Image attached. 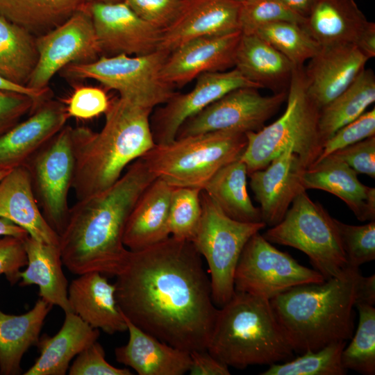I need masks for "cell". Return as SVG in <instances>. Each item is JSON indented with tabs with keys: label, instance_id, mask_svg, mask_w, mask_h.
<instances>
[{
	"label": "cell",
	"instance_id": "cell-1",
	"mask_svg": "<svg viewBox=\"0 0 375 375\" xmlns=\"http://www.w3.org/2000/svg\"><path fill=\"white\" fill-rule=\"evenodd\" d=\"M115 276L118 306L131 323L179 349L207 350L219 309L192 242L169 236L129 251Z\"/></svg>",
	"mask_w": 375,
	"mask_h": 375
},
{
	"label": "cell",
	"instance_id": "cell-2",
	"mask_svg": "<svg viewBox=\"0 0 375 375\" xmlns=\"http://www.w3.org/2000/svg\"><path fill=\"white\" fill-rule=\"evenodd\" d=\"M156 178L140 158L110 188L78 200L69 208L58 247L62 265L72 274L116 276L123 269L129 253L123 243L127 219Z\"/></svg>",
	"mask_w": 375,
	"mask_h": 375
},
{
	"label": "cell",
	"instance_id": "cell-3",
	"mask_svg": "<svg viewBox=\"0 0 375 375\" xmlns=\"http://www.w3.org/2000/svg\"><path fill=\"white\" fill-rule=\"evenodd\" d=\"M152 111L119 97L110 101L100 131L73 128L72 188L77 201L110 188L130 164L155 145L150 124Z\"/></svg>",
	"mask_w": 375,
	"mask_h": 375
},
{
	"label": "cell",
	"instance_id": "cell-4",
	"mask_svg": "<svg viewBox=\"0 0 375 375\" xmlns=\"http://www.w3.org/2000/svg\"><path fill=\"white\" fill-rule=\"evenodd\" d=\"M360 273L349 265L339 276L293 287L269 300L294 352L315 351L351 338Z\"/></svg>",
	"mask_w": 375,
	"mask_h": 375
},
{
	"label": "cell",
	"instance_id": "cell-5",
	"mask_svg": "<svg viewBox=\"0 0 375 375\" xmlns=\"http://www.w3.org/2000/svg\"><path fill=\"white\" fill-rule=\"evenodd\" d=\"M207 351L237 369L278 363L294 352L270 301L237 291L218 310Z\"/></svg>",
	"mask_w": 375,
	"mask_h": 375
},
{
	"label": "cell",
	"instance_id": "cell-6",
	"mask_svg": "<svg viewBox=\"0 0 375 375\" xmlns=\"http://www.w3.org/2000/svg\"><path fill=\"white\" fill-rule=\"evenodd\" d=\"M303 68L294 70L283 115L260 130L245 133L247 144L240 159L248 174L265 168L288 149L306 168L319 156L323 146L318 126L320 109L307 93Z\"/></svg>",
	"mask_w": 375,
	"mask_h": 375
},
{
	"label": "cell",
	"instance_id": "cell-7",
	"mask_svg": "<svg viewBox=\"0 0 375 375\" xmlns=\"http://www.w3.org/2000/svg\"><path fill=\"white\" fill-rule=\"evenodd\" d=\"M247 144L244 133L212 131L155 144L140 158L169 185L203 190L219 169L240 158Z\"/></svg>",
	"mask_w": 375,
	"mask_h": 375
},
{
	"label": "cell",
	"instance_id": "cell-8",
	"mask_svg": "<svg viewBox=\"0 0 375 375\" xmlns=\"http://www.w3.org/2000/svg\"><path fill=\"white\" fill-rule=\"evenodd\" d=\"M262 235L271 243L303 252L325 280L342 275L349 267L335 218L306 191L297 196L283 219Z\"/></svg>",
	"mask_w": 375,
	"mask_h": 375
},
{
	"label": "cell",
	"instance_id": "cell-9",
	"mask_svg": "<svg viewBox=\"0 0 375 375\" xmlns=\"http://www.w3.org/2000/svg\"><path fill=\"white\" fill-rule=\"evenodd\" d=\"M169 53L157 49L141 56H101L90 62L69 64L62 70L72 79H94L118 92L119 97L153 110L176 92L162 75Z\"/></svg>",
	"mask_w": 375,
	"mask_h": 375
},
{
	"label": "cell",
	"instance_id": "cell-10",
	"mask_svg": "<svg viewBox=\"0 0 375 375\" xmlns=\"http://www.w3.org/2000/svg\"><path fill=\"white\" fill-rule=\"evenodd\" d=\"M201 201V217L192 242L208 265L213 302L222 307L235 292V271L245 244L266 224L229 217L203 190Z\"/></svg>",
	"mask_w": 375,
	"mask_h": 375
},
{
	"label": "cell",
	"instance_id": "cell-11",
	"mask_svg": "<svg viewBox=\"0 0 375 375\" xmlns=\"http://www.w3.org/2000/svg\"><path fill=\"white\" fill-rule=\"evenodd\" d=\"M72 130L65 125L23 165L43 216L59 235L70 208L67 198L75 166Z\"/></svg>",
	"mask_w": 375,
	"mask_h": 375
},
{
	"label": "cell",
	"instance_id": "cell-12",
	"mask_svg": "<svg viewBox=\"0 0 375 375\" xmlns=\"http://www.w3.org/2000/svg\"><path fill=\"white\" fill-rule=\"evenodd\" d=\"M324 281L317 270L301 265L258 232L248 240L240 256L234 289L270 300L293 287Z\"/></svg>",
	"mask_w": 375,
	"mask_h": 375
},
{
	"label": "cell",
	"instance_id": "cell-13",
	"mask_svg": "<svg viewBox=\"0 0 375 375\" xmlns=\"http://www.w3.org/2000/svg\"><path fill=\"white\" fill-rule=\"evenodd\" d=\"M287 94L282 91L263 96L256 88L235 89L188 119L176 138L219 131H258L279 110Z\"/></svg>",
	"mask_w": 375,
	"mask_h": 375
},
{
	"label": "cell",
	"instance_id": "cell-14",
	"mask_svg": "<svg viewBox=\"0 0 375 375\" xmlns=\"http://www.w3.org/2000/svg\"><path fill=\"white\" fill-rule=\"evenodd\" d=\"M38 60L27 87L48 88L51 79L72 63H85L99 58L101 51L87 5L62 25L36 38Z\"/></svg>",
	"mask_w": 375,
	"mask_h": 375
},
{
	"label": "cell",
	"instance_id": "cell-15",
	"mask_svg": "<svg viewBox=\"0 0 375 375\" xmlns=\"http://www.w3.org/2000/svg\"><path fill=\"white\" fill-rule=\"evenodd\" d=\"M194 88L186 93L175 94L150 116L155 144L173 142L181 125L190 117L226 94L238 88H260L248 81L235 68L199 75Z\"/></svg>",
	"mask_w": 375,
	"mask_h": 375
},
{
	"label": "cell",
	"instance_id": "cell-16",
	"mask_svg": "<svg viewBox=\"0 0 375 375\" xmlns=\"http://www.w3.org/2000/svg\"><path fill=\"white\" fill-rule=\"evenodd\" d=\"M87 8L103 56H141L158 49L162 31L141 19L124 1H91Z\"/></svg>",
	"mask_w": 375,
	"mask_h": 375
},
{
	"label": "cell",
	"instance_id": "cell-17",
	"mask_svg": "<svg viewBox=\"0 0 375 375\" xmlns=\"http://www.w3.org/2000/svg\"><path fill=\"white\" fill-rule=\"evenodd\" d=\"M240 5L234 0H183L175 19L162 30L158 49L170 53L197 38L239 31Z\"/></svg>",
	"mask_w": 375,
	"mask_h": 375
},
{
	"label": "cell",
	"instance_id": "cell-18",
	"mask_svg": "<svg viewBox=\"0 0 375 375\" xmlns=\"http://www.w3.org/2000/svg\"><path fill=\"white\" fill-rule=\"evenodd\" d=\"M241 31L190 40L170 52L163 65L164 79L183 87L199 75L226 71L235 66Z\"/></svg>",
	"mask_w": 375,
	"mask_h": 375
},
{
	"label": "cell",
	"instance_id": "cell-19",
	"mask_svg": "<svg viewBox=\"0 0 375 375\" xmlns=\"http://www.w3.org/2000/svg\"><path fill=\"white\" fill-rule=\"evenodd\" d=\"M368 60L353 43L321 46L303 68L308 96L321 110L353 81Z\"/></svg>",
	"mask_w": 375,
	"mask_h": 375
},
{
	"label": "cell",
	"instance_id": "cell-20",
	"mask_svg": "<svg viewBox=\"0 0 375 375\" xmlns=\"http://www.w3.org/2000/svg\"><path fill=\"white\" fill-rule=\"evenodd\" d=\"M306 167L292 149H288L264 169L248 174L255 199L260 204L262 219L274 226L278 224L297 196L306 191L302 174Z\"/></svg>",
	"mask_w": 375,
	"mask_h": 375
},
{
	"label": "cell",
	"instance_id": "cell-21",
	"mask_svg": "<svg viewBox=\"0 0 375 375\" xmlns=\"http://www.w3.org/2000/svg\"><path fill=\"white\" fill-rule=\"evenodd\" d=\"M69 118L64 101L51 98L41 103L28 118L0 137V169L23 165Z\"/></svg>",
	"mask_w": 375,
	"mask_h": 375
},
{
	"label": "cell",
	"instance_id": "cell-22",
	"mask_svg": "<svg viewBox=\"0 0 375 375\" xmlns=\"http://www.w3.org/2000/svg\"><path fill=\"white\" fill-rule=\"evenodd\" d=\"M302 185L306 190H321L338 197L361 222L375 220V188L362 183L358 174L333 154L307 167Z\"/></svg>",
	"mask_w": 375,
	"mask_h": 375
},
{
	"label": "cell",
	"instance_id": "cell-23",
	"mask_svg": "<svg viewBox=\"0 0 375 375\" xmlns=\"http://www.w3.org/2000/svg\"><path fill=\"white\" fill-rule=\"evenodd\" d=\"M78 276L68 286L72 311L91 327L108 334L127 331L117 302L115 284L97 272Z\"/></svg>",
	"mask_w": 375,
	"mask_h": 375
},
{
	"label": "cell",
	"instance_id": "cell-24",
	"mask_svg": "<svg viewBox=\"0 0 375 375\" xmlns=\"http://www.w3.org/2000/svg\"><path fill=\"white\" fill-rule=\"evenodd\" d=\"M124 319L129 338L126 344L115 349L119 363L132 368L139 375H183L188 372L189 352L160 340Z\"/></svg>",
	"mask_w": 375,
	"mask_h": 375
},
{
	"label": "cell",
	"instance_id": "cell-25",
	"mask_svg": "<svg viewBox=\"0 0 375 375\" xmlns=\"http://www.w3.org/2000/svg\"><path fill=\"white\" fill-rule=\"evenodd\" d=\"M173 189L156 178L142 192L125 226L123 243L127 249L141 250L170 236L169 210Z\"/></svg>",
	"mask_w": 375,
	"mask_h": 375
},
{
	"label": "cell",
	"instance_id": "cell-26",
	"mask_svg": "<svg viewBox=\"0 0 375 375\" xmlns=\"http://www.w3.org/2000/svg\"><path fill=\"white\" fill-rule=\"evenodd\" d=\"M0 217L20 226L41 242L59 244V235L43 216L24 165L10 169L0 180Z\"/></svg>",
	"mask_w": 375,
	"mask_h": 375
},
{
	"label": "cell",
	"instance_id": "cell-27",
	"mask_svg": "<svg viewBox=\"0 0 375 375\" xmlns=\"http://www.w3.org/2000/svg\"><path fill=\"white\" fill-rule=\"evenodd\" d=\"M62 327L53 337L44 335L38 346L40 356L24 375H65L71 360L97 341L99 329L94 328L73 312H65Z\"/></svg>",
	"mask_w": 375,
	"mask_h": 375
},
{
	"label": "cell",
	"instance_id": "cell-28",
	"mask_svg": "<svg viewBox=\"0 0 375 375\" xmlns=\"http://www.w3.org/2000/svg\"><path fill=\"white\" fill-rule=\"evenodd\" d=\"M234 68L248 81L274 93L286 91L296 67L268 42L256 34H241Z\"/></svg>",
	"mask_w": 375,
	"mask_h": 375
},
{
	"label": "cell",
	"instance_id": "cell-29",
	"mask_svg": "<svg viewBox=\"0 0 375 375\" xmlns=\"http://www.w3.org/2000/svg\"><path fill=\"white\" fill-rule=\"evenodd\" d=\"M24 245L28 262L19 274V285H37L41 299L65 312H72L58 245L41 242L29 235L24 239Z\"/></svg>",
	"mask_w": 375,
	"mask_h": 375
},
{
	"label": "cell",
	"instance_id": "cell-30",
	"mask_svg": "<svg viewBox=\"0 0 375 375\" xmlns=\"http://www.w3.org/2000/svg\"><path fill=\"white\" fill-rule=\"evenodd\" d=\"M368 20L354 0H319L303 26L320 45L354 44Z\"/></svg>",
	"mask_w": 375,
	"mask_h": 375
},
{
	"label": "cell",
	"instance_id": "cell-31",
	"mask_svg": "<svg viewBox=\"0 0 375 375\" xmlns=\"http://www.w3.org/2000/svg\"><path fill=\"white\" fill-rule=\"evenodd\" d=\"M51 307L40 298L22 315H8L0 310V374L21 373L22 358L31 347L38 344Z\"/></svg>",
	"mask_w": 375,
	"mask_h": 375
},
{
	"label": "cell",
	"instance_id": "cell-32",
	"mask_svg": "<svg viewBox=\"0 0 375 375\" xmlns=\"http://www.w3.org/2000/svg\"><path fill=\"white\" fill-rule=\"evenodd\" d=\"M247 176V166L239 158L219 169L202 190L229 217L242 222H262L260 208L249 195Z\"/></svg>",
	"mask_w": 375,
	"mask_h": 375
},
{
	"label": "cell",
	"instance_id": "cell-33",
	"mask_svg": "<svg viewBox=\"0 0 375 375\" xmlns=\"http://www.w3.org/2000/svg\"><path fill=\"white\" fill-rule=\"evenodd\" d=\"M91 0H0V16L35 38L69 19Z\"/></svg>",
	"mask_w": 375,
	"mask_h": 375
},
{
	"label": "cell",
	"instance_id": "cell-34",
	"mask_svg": "<svg viewBox=\"0 0 375 375\" xmlns=\"http://www.w3.org/2000/svg\"><path fill=\"white\" fill-rule=\"evenodd\" d=\"M375 101V76L363 69L338 97L320 110L318 126L324 142L338 129L353 121Z\"/></svg>",
	"mask_w": 375,
	"mask_h": 375
},
{
	"label": "cell",
	"instance_id": "cell-35",
	"mask_svg": "<svg viewBox=\"0 0 375 375\" xmlns=\"http://www.w3.org/2000/svg\"><path fill=\"white\" fill-rule=\"evenodd\" d=\"M38 60L36 38L0 16V74L27 86Z\"/></svg>",
	"mask_w": 375,
	"mask_h": 375
},
{
	"label": "cell",
	"instance_id": "cell-36",
	"mask_svg": "<svg viewBox=\"0 0 375 375\" xmlns=\"http://www.w3.org/2000/svg\"><path fill=\"white\" fill-rule=\"evenodd\" d=\"M253 34L268 42L296 67H303V63L312 58L321 47L303 25L294 22L268 24L259 28Z\"/></svg>",
	"mask_w": 375,
	"mask_h": 375
},
{
	"label": "cell",
	"instance_id": "cell-37",
	"mask_svg": "<svg viewBox=\"0 0 375 375\" xmlns=\"http://www.w3.org/2000/svg\"><path fill=\"white\" fill-rule=\"evenodd\" d=\"M347 342L331 343L284 363H274L262 375H344L347 369L342 362V352Z\"/></svg>",
	"mask_w": 375,
	"mask_h": 375
},
{
	"label": "cell",
	"instance_id": "cell-38",
	"mask_svg": "<svg viewBox=\"0 0 375 375\" xmlns=\"http://www.w3.org/2000/svg\"><path fill=\"white\" fill-rule=\"evenodd\" d=\"M359 321L357 330L348 347L342 352L345 369L365 375L375 374V308L374 306L357 304Z\"/></svg>",
	"mask_w": 375,
	"mask_h": 375
},
{
	"label": "cell",
	"instance_id": "cell-39",
	"mask_svg": "<svg viewBox=\"0 0 375 375\" xmlns=\"http://www.w3.org/2000/svg\"><path fill=\"white\" fill-rule=\"evenodd\" d=\"M201 190L195 188H174L169 210L170 236L192 242L202 214Z\"/></svg>",
	"mask_w": 375,
	"mask_h": 375
},
{
	"label": "cell",
	"instance_id": "cell-40",
	"mask_svg": "<svg viewBox=\"0 0 375 375\" xmlns=\"http://www.w3.org/2000/svg\"><path fill=\"white\" fill-rule=\"evenodd\" d=\"M305 19L282 0H244L240 2L239 28L242 34H253L268 24L290 22L303 25Z\"/></svg>",
	"mask_w": 375,
	"mask_h": 375
},
{
	"label": "cell",
	"instance_id": "cell-41",
	"mask_svg": "<svg viewBox=\"0 0 375 375\" xmlns=\"http://www.w3.org/2000/svg\"><path fill=\"white\" fill-rule=\"evenodd\" d=\"M335 222L349 266L358 268L375 259V220L360 226Z\"/></svg>",
	"mask_w": 375,
	"mask_h": 375
},
{
	"label": "cell",
	"instance_id": "cell-42",
	"mask_svg": "<svg viewBox=\"0 0 375 375\" xmlns=\"http://www.w3.org/2000/svg\"><path fill=\"white\" fill-rule=\"evenodd\" d=\"M374 135L375 109L373 108L338 129L326 140L323 144L319 156L315 161L322 160L339 149Z\"/></svg>",
	"mask_w": 375,
	"mask_h": 375
},
{
	"label": "cell",
	"instance_id": "cell-43",
	"mask_svg": "<svg viewBox=\"0 0 375 375\" xmlns=\"http://www.w3.org/2000/svg\"><path fill=\"white\" fill-rule=\"evenodd\" d=\"M141 19L163 30L175 19L183 0H122Z\"/></svg>",
	"mask_w": 375,
	"mask_h": 375
},
{
	"label": "cell",
	"instance_id": "cell-44",
	"mask_svg": "<svg viewBox=\"0 0 375 375\" xmlns=\"http://www.w3.org/2000/svg\"><path fill=\"white\" fill-rule=\"evenodd\" d=\"M65 103L69 117L88 119L105 113L110 101L103 90L85 86L76 88Z\"/></svg>",
	"mask_w": 375,
	"mask_h": 375
},
{
	"label": "cell",
	"instance_id": "cell-45",
	"mask_svg": "<svg viewBox=\"0 0 375 375\" xmlns=\"http://www.w3.org/2000/svg\"><path fill=\"white\" fill-rule=\"evenodd\" d=\"M69 375H131L128 368H117L105 358L103 347L93 342L76 356L69 368Z\"/></svg>",
	"mask_w": 375,
	"mask_h": 375
},
{
	"label": "cell",
	"instance_id": "cell-46",
	"mask_svg": "<svg viewBox=\"0 0 375 375\" xmlns=\"http://www.w3.org/2000/svg\"><path fill=\"white\" fill-rule=\"evenodd\" d=\"M38 106L36 101L28 95L0 90V137L19 123L25 115L32 113Z\"/></svg>",
	"mask_w": 375,
	"mask_h": 375
},
{
	"label": "cell",
	"instance_id": "cell-47",
	"mask_svg": "<svg viewBox=\"0 0 375 375\" xmlns=\"http://www.w3.org/2000/svg\"><path fill=\"white\" fill-rule=\"evenodd\" d=\"M331 154L348 165L358 174H365L375 178V135Z\"/></svg>",
	"mask_w": 375,
	"mask_h": 375
},
{
	"label": "cell",
	"instance_id": "cell-48",
	"mask_svg": "<svg viewBox=\"0 0 375 375\" xmlns=\"http://www.w3.org/2000/svg\"><path fill=\"white\" fill-rule=\"evenodd\" d=\"M24 240L14 236H0V275L4 274L11 285L20 278L21 269L27 265Z\"/></svg>",
	"mask_w": 375,
	"mask_h": 375
},
{
	"label": "cell",
	"instance_id": "cell-49",
	"mask_svg": "<svg viewBox=\"0 0 375 375\" xmlns=\"http://www.w3.org/2000/svg\"><path fill=\"white\" fill-rule=\"evenodd\" d=\"M191 375H229L228 367L212 356L207 350L190 353Z\"/></svg>",
	"mask_w": 375,
	"mask_h": 375
},
{
	"label": "cell",
	"instance_id": "cell-50",
	"mask_svg": "<svg viewBox=\"0 0 375 375\" xmlns=\"http://www.w3.org/2000/svg\"><path fill=\"white\" fill-rule=\"evenodd\" d=\"M0 90H7L22 93L32 97L38 106L52 98L53 93L49 88L44 90H35L27 86L15 84L4 78L0 74Z\"/></svg>",
	"mask_w": 375,
	"mask_h": 375
},
{
	"label": "cell",
	"instance_id": "cell-51",
	"mask_svg": "<svg viewBox=\"0 0 375 375\" xmlns=\"http://www.w3.org/2000/svg\"><path fill=\"white\" fill-rule=\"evenodd\" d=\"M356 299L357 304H367L374 306L375 303V276H364L360 273L356 281Z\"/></svg>",
	"mask_w": 375,
	"mask_h": 375
},
{
	"label": "cell",
	"instance_id": "cell-52",
	"mask_svg": "<svg viewBox=\"0 0 375 375\" xmlns=\"http://www.w3.org/2000/svg\"><path fill=\"white\" fill-rule=\"evenodd\" d=\"M368 59L375 56V24L368 21L354 42Z\"/></svg>",
	"mask_w": 375,
	"mask_h": 375
},
{
	"label": "cell",
	"instance_id": "cell-53",
	"mask_svg": "<svg viewBox=\"0 0 375 375\" xmlns=\"http://www.w3.org/2000/svg\"><path fill=\"white\" fill-rule=\"evenodd\" d=\"M292 10L304 19L319 0H282Z\"/></svg>",
	"mask_w": 375,
	"mask_h": 375
},
{
	"label": "cell",
	"instance_id": "cell-54",
	"mask_svg": "<svg viewBox=\"0 0 375 375\" xmlns=\"http://www.w3.org/2000/svg\"><path fill=\"white\" fill-rule=\"evenodd\" d=\"M5 235L14 236L24 240L29 235L20 226L6 219L0 217V236Z\"/></svg>",
	"mask_w": 375,
	"mask_h": 375
},
{
	"label": "cell",
	"instance_id": "cell-55",
	"mask_svg": "<svg viewBox=\"0 0 375 375\" xmlns=\"http://www.w3.org/2000/svg\"><path fill=\"white\" fill-rule=\"evenodd\" d=\"M91 1L99 2V3H117V2L122 1V0H91Z\"/></svg>",
	"mask_w": 375,
	"mask_h": 375
},
{
	"label": "cell",
	"instance_id": "cell-56",
	"mask_svg": "<svg viewBox=\"0 0 375 375\" xmlns=\"http://www.w3.org/2000/svg\"><path fill=\"white\" fill-rule=\"evenodd\" d=\"M10 169H0V180L3 178Z\"/></svg>",
	"mask_w": 375,
	"mask_h": 375
},
{
	"label": "cell",
	"instance_id": "cell-57",
	"mask_svg": "<svg viewBox=\"0 0 375 375\" xmlns=\"http://www.w3.org/2000/svg\"><path fill=\"white\" fill-rule=\"evenodd\" d=\"M234 1H238V2H240H240H242V1H244V0H234Z\"/></svg>",
	"mask_w": 375,
	"mask_h": 375
}]
</instances>
